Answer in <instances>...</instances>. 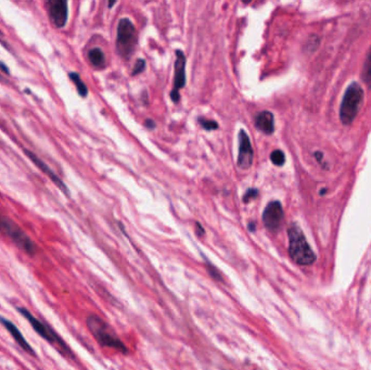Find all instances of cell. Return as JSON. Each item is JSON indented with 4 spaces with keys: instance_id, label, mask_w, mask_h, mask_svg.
I'll return each mask as SVG.
<instances>
[{
    "instance_id": "obj_1",
    "label": "cell",
    "mask_w": 371,
    "mask_h": 370,
    "mask_svg": "<svg viewBox=\"0 0 371 370\" xmlns=\"http://www.w3.org/2000/svg\"><path fill=\"white\" fill-rule=\"evenodd\" d=\"M287 237H289V255L294 263L307 266L316 261V255L310 246L299 225L292 223L289 226Z\"/></svg>"
},
{
    "instance_id": "obj_2",
    "label": "cell",
    "mask_w": 371,
    "mask_h": 370,
    "mask_svg": "<svg viewBox=\"0 0 371 370\" xmlns=\"http://www.w3.org/2000/svg\"><path fill=\"white\" fill-rule=\"evenodd\" d=\"M86 323L88 330L100 345L117 350L123 354L128 353V348L104 319L97 315H89L86 319Z\"/></svg>"
},
{
    "instance_id": "obj_3",
    "label": "cell",
    "mask_w": 371,
    "mask_h": 370,
    "mask_svg": "<svg viewBox=\"0 0 371 370\" xmlns=\"http://www.w3.org/2000/svg\"><path fill=\"white\" fill-rule=\"evenodd\" d=\"M17 312L21 314V315L31 323L32 328L43 339H45L47 342H49L50 344H53L55 347H57L60 352L64 355L73 358L74 355L72 353L71 348L67 345L66 342L63 341V339L55 332L48 323H46L44 321H42L40 319H38L37 317H35L33 314L25 307H16Z\"/></svg>"
},
{
    "instance_id": "obj_4",
    "label": "cell",
    "mask_w": 371,
    "mask_h": 370,
    "mask_svg": "<svg viewBox=\"0 0 371 370\" xmlns=\"http://www.w3.org/2000/svg\"><path fill=\"white\" fill-rule=\"evenodd\" d=\"M364 101V90L357 83L351 84L343 97L340 107V119L342 124L349 125L354 122Z\"/></svg>"
},
{
    "instance_id": "obj_5",
    "label": "cell",
    "mask_w": 371,
    "mask_h": 370,
    "mask_svg": "<svg viewBox=\"0 0 371 370\" xmlns=\"http://www.w3.org/2000/svg\"><path fill=\"white\" fill-rule=\"evenodd\" d=\"M0 231L26 254L33 256L36 253V245L25 231L14 221L0 214Z\"/></svg>"
},
{
    "instance_id": "obj_6",
    "label": "cell",
    "mask_w": 371,
    "mask_h": 370,
    "mask_svg": "<svg viewBox=\"0 0 371 370\" xmlns=\"http://www.w3.org/2000/svg\"><path fill=\"white\" fill-rule=\"evenodd\" d=\"M137 31L133 22L127 17L122 18L117 26L116 50L118 54L125 60L132 57L137 46Z\"/></svg>"
},
{
    "instance_id": "obj_7",
    "label": "cell",
    "mask_w": 371,
    "mask_h": 370,
    "mask_svg": "<svg viewBox=\"0 0 371 370\" xmlns=\"http://www.w3.org/2000/svg\"><path fill=\"white\" fill-rule=\"evenodd\" d=\"M284 213L281 203L279 201H272L268 203L263 213V223L265 227L272 233H277L281 228Z\"/></svg>"
},
{
    "instance_id": "obj_8",
    "label": "cell",
    "mask_w": 371,
    "mask_h": 370,
    "mask_svg": "<svg viewBox=\"0 0 371 370\" xmlns=\"http://www.w3.org/2000/svg\"><path fill=\"white\" fill-rule=\"evenodd\" d=\"M46 8L51 23L61 29L66 26L69 17V7L66 0H49L46 3Z\"/></svg>"
},
{
    "instance_id": "obj_9",
    "label": "cell",
    "mask_w": 371,
    "mask_h": 370,
    "mask_svg": "<svg viewBox=\"0 0 371 370\" xmlns=\"http://www.w3.org/2000/svg\"><path fill=\"white\" fill-rule=\"evenodd\" d=\"M254 160V152L250 140L249 135L244 132V129H241L239 132V154L237 165L241 170H248L251 168Z\"/></svg>"
},
{
    "instance_id": "obj_10",
    "label": "cell",
    "mask_w": 371,
    "mask_h": 370,
    "mask_svg": "<svg viewBox=\"0 0 371 370\" xmlns=\"http://www.w3.org/2000/svg\"><path fill=\"white\" fill-rule=\"evenodd\" d=\"M186 85V57L181 50H176L174 88L171 91V98L174 102L179 101V90Z\"/></svg>"
},
{
    "instance_id": "obj_11",
    "label": "cell",
    "mask_w": 371,
    "mask_h": 370,
    "mask_svg": "<svg viewBox=\"0 0 371 370\" xmlns=\"http://www.w3.org/2000/svg\"><path fill=\"white\" fill-rule=\"evenodd\" d=\"M24 152H25V154L27 155V158H29V159L37 166V168H38L44 174L47 175V176L51 179V181L55 184V186H57L64 194H67V196H70L69 188L67 187V184L62 181V179H61L60 177H58L57 175L54 174V172L49 168V166H48L47 164H46L42 159H39L38 156H37L35 153H33L32 151L25 149Z\"/></svg>"
},
{
    "instance_id": "obj_12",
    "label": "cell",
    "mask_w": 371,
    "mask_h": 370,
    "mask_svg": "<svg viewBox=\"0 0 371 370\" xmlns=\"http://www.w3.org/2000/svg\"><path fill=\"white\" fill-rule=\"evenodd\" d=\"M0 322H2V325H3L9 332H10L11 337H12L13 340L16 342L18 346L22 347L26 353L31 354L32 356H35V351H34V348L29 344V342H27L26 339L22 336V332H21L20 330H18V328L14 325V323H13L12 321H10V320L5 318V317H3V316H0Z\"/></svg>"
},
{
    "instance_id": "obj_13",
    "label": "cell",
    "mask_w": 371,
    "mask_h": 370,
    "mask_svg": "<svg viewBox=\"0 0 371 370\" xmlns=\"http://www.w3.org/2000/svg\"><path fill=\"white\" fill-rule=\"evenodd\" d=\"M255 126L259 132L271 135L275 131L274 114L270 111H262L255 116Z\"/></svg>"
},
{
    "instance_id": "obj_14",
    "label": "cell",
    "mask_w": 371,
    "mask_h": 370,
    "mask_svg": "<svg viewBox=\"0 0 371 370\" xmlns=\"http://www.w3.org/2000/svg\"><path fill=\"white\" fill-rule=\"evenodd\" d=\"M89 62L97 69H102L106 67V55L100 48H92L88 52Z\"/></svg>"
},
{
    "instance_id": "obj_15",
    "label": "cell",
    "mask_w": 371,
    "mask_h": 370,
    "mask_svg": "<svg viewBox=\"0 0 371 370\" xmlns=\"http://www.w3.org/2000/svg\"><path fill=\"white\" fill-rule=\"evenodd\" d=\"M69 76L71 78V80L74 83V85L76 86V89H77V92L79 94L80 97H87L88 95V88L86 86V84L84 81L81 80L79 74L75 73V72H71L69 74Z\"/></svg>"
},
{
    "instance_id": "obj_16",
    "label": "cell",
    "mask_w": 371,
    "mask_h": 370,
    "mask_svg": "<svg viewBox=\"0 0 371 370\" xmlns=\"http://www.w3.org/2000/svg\"><path fill=\"white\" fill-rule=\"evenodd\" d=\"M361 77L365 80L367 85L371 86V47L367 54L366 61L363 67V72H361Z\"/></svg>"
},
{
    "instance_id": "obj_17",
    "label": "cell",
    "mask_w": 371,
    "mask_h": 370,
    "mask_svg": "<svg viewBox=\"0 0 371 370\" xmlns=\"http://www.w3.org/2000/svg\"><path fill=\"white\" fill-rule=\"evenodd\" d=\"M271 160L276 166H282L285 162L284 153L281 150H275L271 154Z\"/></svg>"
},
{
    "instance_id": "obj_18",
    "label": "cell",
    "mask_w": 371,
    "mask_h": 370,
    "mask_svg": "<svg viewBox=\"0 0 371 370\" xmlns=\"http://www.w3.org/2000/svg\"><path fill=\"white\" fill-rule=\"evenodd\" d=\"M199 123L204 129H207V131H214V129L218 128V124L215 121L207 119L205 117H199Z\"/></svg>"
},
{
    "instance_id": "obj_19",
    "label": "cell",
    "mask_w": 371,
    "mask_h": 370,
    "mask_svg": "<svg viewBox=\"0 0 371 370\" xmlns=\"http://www.w3.org/2000/svg\"><path fill=\"white\" fill-rule=\"evenodd\" d=\"M145 69H146V61L143 59H138L136 61L134 69H133L132 75H138V74H140L141 72H143Z\"/></svg>"
},
{
    "instance_id": "obj_20",
    "label": "cell",
    "mask_w": 371,
    "mask_h": 370,
    "mask_svg": "<svg viewBox=\"0 0 371 370\" xmlns=\"http://www.w3.org/2000/svg\"><path fill=\"white\" fill-rule=\"evenodd\" d=\"M207 268H208V272H209L210 276L212 277L213 279H214V280H217V281L221 280V275H220V273L216 270V268H215L214 266L211 265V264H209Z\"/></svg>"
},
{
    "instance_id": "obj_21",
    "label": "cell",
    "mask_w": 371,
    "mask_h": 370,
    "mask_svg": "<svg viewBox=\"0 0 371 370\" xmlns=\"http://www.w3.org/2000/svg\"><path fill=\"white\" fill-rule=\"evenodd\" d=\"M257 194H258L257 189H254V188L249 189V190L244 193V196H243V202L248 203V202H250L251 200L255 199V198L257 197Z\"/></svg>"
},
{
    "instance_id": "obj_22",
    "label": "cell",
    "mask_w": 371,
    "mask_h": 370,
    "mask_svg": "<svg viewBox=\"0 0 371 370\" xmlns=\"http://www.w3.org/2000/svg\"><path fill=\"white\" fill-rule=\"evenodd\" d=\"M0 44H2L5 48H7V49L9 48V46L7 45V42H6V38H5V35H4V33L2 31H0Z\"/></svg>"
},
{
    "instance_id": "obj_23",
    "label": "cell",
    "mask_w": 371,
    "mask_h": 370,
    "mask_svg": "<svg viewBox=\"0 0 371 370\" xmlns=\"http://www.w3.org/2000/svg\"><path fill=\"white\" fill-rule=\"evenodd\" d=\"M145 124L149 129H153L155 127V123L152 121V119H147Z\"/></svg>"
},
{
    "instance_id": "obj_24",
    "label": "cell",
    "mask_w": 371,
    "mask_h": 370,
    "mask_svg": "<svg viewBox=\"0 0 371 370\" xmlns=\"http://www.w3.org/2000/svg\"><path fill=\"white\" fill-rule=\"evenodd\" d=\"M197 234H198V236H202V235H204V229H203V227L199 224V223H197Z\"/></svg>"
},
{
    "instance_id": "obj_25",
    "label": "cell",
    "mask_w": 371,
    "mask_h": 370,
    "mask_svg": "<svg viewBox=\"0 0 371 370\" xmlns=\"http://www.w3.org/2000/svg\"><path fill=\"white\" fill-rule=\"evenodd\" d=\"M0 70H2L4 73H6V74H9V69H8V67L6 66V64L5 63H3V62H0Z\"/></svg>"
},
{
    "instance_id": "obj_26",
    "label": "cell",
    "mask_w": 371,
    "mask_h": 370,
    "mask_svg": "<svg viewBox=\"0 0 371 370\" xmlns=\"http://www.w3.org/2000/svg\"><path fill=\"white\" fill-rule=\"evenodd\" d=\"M249 229H250V231H254V230L256 229L255 224H254V223H250V224H249Z\"/></svg>"
},
{
    "instance_id": "obj_27",
    "label": "cell",
    "mask_w": 371,
    "mask_h": 370,
    "mask_svg": "<svg viewBox=\"0 0 371 370\" xmlns=\"http://www.w3.org/2000/svg\"><path fill=\"white\" fill-rule=\"evenodd\" d=\"M113 5H115V3H110V4H109V8H111Z\"/></svg>"
},
{
    "instance_id": "obj_28",
    "label": "cell",
    "mask_w": 371,
    "mask_h": 370,
    "mask_svg": "<svg viewBox=\"0 0 371 370\" xmlns=\"http://www.w3.org/2000/svg\"><path fill=\"white\" fill-rule=\"evenodd\" d=\"M0 79H2V76H0Z\"/></svg>"
}]
</instances>
